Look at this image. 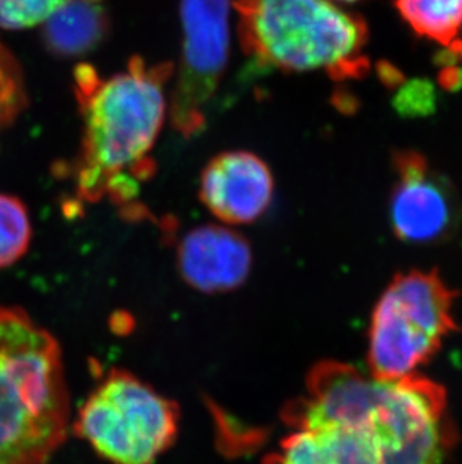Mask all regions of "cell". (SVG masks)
Returning <instances> with one entry per match:
<instances>
[{"label": "cell", "mask_w": 462, "mask_h": 464, "mask_svg": "<svg viewBox=\"0 0 462 464\" xmlns=\"http://www.w3.org/2000/svg\"><path fill=\"white\" fill-rule=\"evenodd\" d=\"M284 420L294 433L265 464H443L454 443L440 385L336 361L311 370L305 397Z\"/></svg>", "instance_id": "6da1fadb"}, {"label": "cell", "mask_w": 462, "mask_h": 464, "mask_svg": "<svg viewBox=\"0 0 462 464\" xmlns=\"http://www.w3.org/2000/svg\"><path fill=\"white\" fill-rule=\"evenodd\" d=\"M173 74L170 62L149 63L139 56L107 79L89 63L75 66L83 137L72 175L80 198L86 202L107 198L123 207L152 178L153 148L168 114L167 84Z\"/></svg>", "instance_id": "7a4b0ae2"}, {"label": "cell", "mask_w": 462, "mask_h": 464, "mask_svg": "<svg viewBox=\"0 0 462 464\" xmlns=\"http://www.w3.org/2000/svg\"><path fill=\"white\" fill-rule=\"evenodd\" d=\"M71 422L61 347L22 308L0 304V464H45Z\"/></svg>", "instance_id": "3957f363"}, {"label": "cell", "mask_w": 462, "mask_h": 464, "mask_svg": "<svg viewBox=\"0 0 462 464\" xmlns=\"http://www.w3.org/2000/svg\"><path fill=\"white\" fill-rule=\"evenodd\" d=\"M245 54L260 68L323 71L335 82L370 71L368 27L329 0H233Z\"/></svg>", "instance_id": "277c9868"}, {"label": "cell", "mask_w": 462, "mask_h": 464, "mask_svg": "<svg viewBox=\"0 0 462 464\" xmlns=\"http://www.w3.org/2000/svg\"><path fill=\"white\" fill-rule=\"evenodd\" d=\"M457 296L437 272L398 274L375 305L371 320L368 363L372 376H413L457 331Z\"/></svg>", "instance_id": "5b68a950"}, {"label": "cell", "mask_w": 462, "mask_h": 464, "mask_svg": "<svg viewBox=\"0 0 462 464\" xmlns=\"http://www.w3.org/2000/svg\"><path fill=\"white\" fill-rule=\"evenodd\" d=\"M179 409L125 370H111L80 408L74 429L111 464H155L179 433Z\"/></svg>", "instance_id": "8992f818"}, {"label": "cell", "mask_w": 462, "mask_h": 464, "mask_svg": "<svg viewBox=\"0 0 462 464\" xmlns=\"http://www.w3.org/2000/svg\"><path fill=\"white\" fill-rule=\"evenodd\" d=\"M233 0H180L182 59L168 97L171 128L185 139L198 136L218 92L230 56Z\"/></svg>", "instance_id": "52a82bcc"}, {"label": "cell", "mask_w": 462, "mask_h": 464, "mask_svg": "<svg viewBox=\"0 0 462 464\" xmlns=\"http://www.w3.org/2000/svg\"><path fill=\"white\" fill-rule=\"evenodd\" d=\"M393 184L389 219L401 241L429 246L454 235L461 207L454 187L415 150L393 154Z\"/></svg>", "instance_id": "ba28073f"}, {"label": "cell", "mask_w": 462, "mask_h": 464, "mask_svg": "<svg viewBox=\"0 0 462 464\" xmlns=\"http://www.w3.org/2000/svg\"><path fill=\"white\" fill-rule=\"evenodd\" d=\"M274 188L271 169L246 150L217 155L201 171V202L227 226L257 221L271 207Z\"/></svg>", "instance_id": "9c48e42d"}, {"label": "cell", "mask_w": 462, "mask_h": 464, "mask_svg": "<svg viewBox=\"0 0 462 464\" xmlns=\"http://www.w3.org/2000/svg\"><path fill=\"white\" fill-rule=\"evenodd\" d=\"M178 263L188 285L205 294H218L244 285L253 266V253L240 233L207 224L185 235Z\"/></svg>", "instance_id": "30bf717a"}, {"label": "cell", "mask_w": 462, "mask_h": 464, "mask_svg": "<svg viewBox=\"0 0 462 464\" xmlns=\"http://www.w3.org/2000/svg\"><path fill=\"white\" fill-rule=\"evenodd\" d=\"M110 26L105 0H68L43 23L41 40L53 56L79 59L104 44Z\"/></svg>", "instance_id": "8fae6325"}, {"label": "cell", "mask_w": 462, "mask_h": 464, "mask_svg": "<svg viewBox=\"0 0 462 464\" xmlns=\"http://www.w3.org/2000/svg\"><path fill=\"white\" fill-rule=\"evenodd\" d=\"M418 35L450 47L462 29V0H395Z\"/></svg>", "instance_id": "7c38bea8"}, {"label": "cell", "mask_w": 462, "mask_h": 464, "mask_svg": "<svg viewBox=\"0 0 462 464\" xmlns=\"http://www.w3.org/2000/svg\"><path fill=\"white\" fill-rule=\"evenodd\" d=\"M31 217L20 198L0 194V269L13 266L31 246Z\"/></svg>", "instance_id": "4fadbf2b"}, {"label": "cell", "mask_w": 462, "mask_h": 464, "mask_svg": "<svg viewBox=\"0 0 462 464\" xmlns=\"http://www.w3.org/2000/svg\"><path fill=\"white\" fill-rule=\"evenodd\" d=\"M26 107L22 71L13 54L0 44V132Z\"/></svg>", "instance_id": "5bb4252c"}, {"label": "cell", "mask_w": 462, "mask_h": 464, "mask_svg": "<svg viewBox=\"0 0 462 464\" xmlns=\"http://www.w3.org/2000/svg\"><path fill=\"white\" fill-rule=\"evenodd\" d=\"M68 0H0V27L20 31L43 24Z\"/></svg>", "instance_id": "9a60e30c"}, {"label": "cell", "mask_w": 462, "mask_h": 464, "mask_svg": "<svg viewBox=\"0 0 462 464\" xmlns=\"http://www.w3.org/2000/svg\"><path fill=\"white\" fill-rule=\"evenodd\" d=\"M402 116H425L436 105L434 88L427 80H413L398 92L393 102Z\"/></svg>", "instance_id": "2e32d148"}, {"label": "cell", "mask_w": 462, "mask_h": 464, "mask_svg": "<svg viewBox=\"0 0 462 464\" xmlns=\"http://www.w3.org/2000/svg\"><path fill=\"white\" fill-rule=\"evenodd\" d=\"M449 49L450 53H452L457 59L462 57V43H454V44L450 45Z\"/></svg>", "instance_id": "e0dca14e"}, {"label": "cell", "mask_w": 462, "mask_h": 464, "mask_svg": "<svg viewBox=\"0 0 462 464\" xmlns=\"http://www.w3.org/2000/svg\"><path fill=\"white\" fill-rule=\"evenodd\" d=\"M342 2H354V0H342Z\"/></svg>", "instance_id": "ac0fdd59"}]
</instances>
